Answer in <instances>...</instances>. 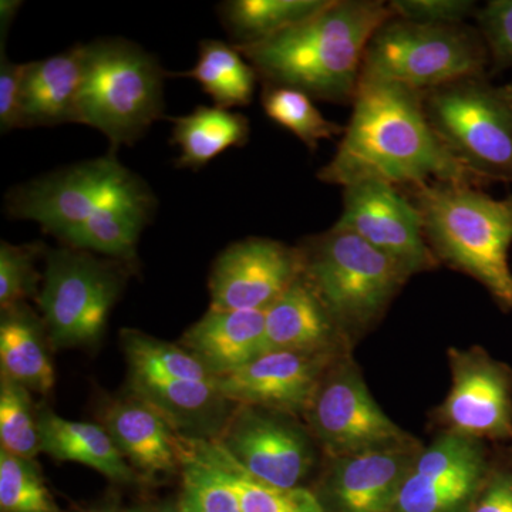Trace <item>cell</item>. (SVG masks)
Listing matches in <instances>:
<instances>
[{
  "mask_svg": "<svg viewBox=\"0 0 512 512\" xmlns=\"http://www.w3.org/2000/svg\"><path fill=\"white\" fill-rule=\"evenodd\" d=\"M302 272L355 345L412 276L362 238L332 227L298 245Z\"/></svg>",
  "mask_w": 512,
  "mask_h": 512,
  "instance_id": "277c9868",
  "label": "cell"
},
{
  "mask_svg": "<svg viewBox=\"0 0 512 512\" xmlns=\"http://www.w3.org/2000/svg\"><path fill=\"white\" fill-rule=\"evenodd\" d=\"M392 16L380 0H330L313 18L271 39L232 46L265 84L348 103L359 86L370 39Z\"/></svg>",
  "mask_w": 512,
  "mask_h": 512,
  "instance_id": "7a4b0ae2",
  "label": "cell"
},
{
  "mask_svg": "<svg viewBox=\"0 0 512 512\" xmlns=\"http://www.w3.org/2000/svg\"><path fill=\"white\" fill-rule=\"evenodd\" d=\"M23 70L25 63H13L0 49V131L18 128L20 89H22Z\"/></svg>",
  "mask_w": 512,
  "mask_h": 512,
  "instance_id": "74e56055",
  "label": "cell"
},
{
  "mask_svg": "<svg viewBox=\"0 0 512 512\" xmlns=\"http://www.w3.org/2000/svg\"><path fill=\"white\" fill-rule=\"evenodd\" d=\"M39 431L40 447L47 456L83 464L119 483L134 480L133 468L121 456L106 427L66 420L45 409L39 412Z\"/></svg>",
  "mask_w": 512,
  "mask_h": 512,
  "instance_id": "cb8c5ba5",
  "label": "cell"
},
{
  "mask_svg": "<svg viewBox=\"0 0 512 512\" xmlns=\"http://www.w3.org/2000/svg\"><path fill=\"white\" fill-rule=\"evenodd\" d=\"M333 227L345 229L389 256L410 276L439 268L419 212L399 188L363 180L343 188V210Z\"/></svg>",
  "mask_w": 512,
  "mask_h": 512,
  "instance_id": "9a60e30c",
  "label": "cell"
},
{
  "mask_svg": "<svg viewBox=\"0 0 512 512\" xmlns=\"http://www.w3.org/2000/svg\"><path fill=\"white\" fill-rule=\"evenodd\" d=\"M104 427L121 456L146 476L180 470L177 433L153 406L134 394L111 404Z\"/></svg>",
  "mask_w": 512,
  "mask_h": 512,
  "instance_id": "44dd1931",
  "label": "cell"
},
{
  "mask_svg": "<svg viewBox=\"0 0 512 512\" xmlns=\"http://www.w3.org/2000/svg\"><path fill=\"white\" fill-rule=\"evenodd\" d=\"M134 396L153 406L173 430L192 439L221 436L234 406L200 360L183 346L138 330H121Z\"/></svg>",
  "mask_w": 512,
  "mask_h": 512,
  "instance_id": "8992f818",
  "label": "cell"
},
{
  "mask_svg": "<svg viewBox=\"0 0 512 512\" xmlns=\"http://www.w3.org/2000/svg\"><path fill=\"white\" fill-rule=\"evenodd\" d=\"M20 6H22V2H19V0H2L0 2V39H2V47H5V39L8 36L10 25L18 15Z\"/></svg>",
  "mask_w": 512,
  "mask_h": 512,
  "instance_id": "f35d334b",
  "label": "cell"
},
{
  "mask_svg": "<svg viewBox=\"0 0 512 512\" xmlns=\"http://www.w3.org/2000/svg\"><path fill=\"white\" fill-rule=\"evenodd\" d=\"M261 103L269 119L291 131L311 151L318 148L320 141L330 140L345 131L339 124L326 119L308 94L291 87L265 84Z\"/></svg>",
  "mask_w": 512,
  "mask_h": 512,
  "instance_id": "4dcf8cb0",
  "label": "cell"
},
{
  "mask_svg": "<svg viewBox=\"0 0 512 512\" xmlns=\"http://www.w3.org/2000/svg\"><path fill=\"white\" fill-rule=\"evenodd\" d=\"M303 417L328 457L369 453L416 439L383 412L352 352L329 366Z\"/></svg>",
  "mask_w": 512,
  "mask_h": 512,
  "instance_id": "30bf717a",
  "label": "cell"
},
{
  "mask_svg": "<svg viewBox=\"0 0 512 512\" xmlns=\"http://www.w3.org/2000/svg\"><path fill=\"white\" fill-rule=\"evenodd\" d=\"M342 355L345 353H264L218 377V387L234 406L303 416L326 370Z\"/></svg>",
  "mask_w": 512,
  "mask_h": 512,
  "instance_id": "e0dca14e",
  "label": "cell"
},
{
  "mask_svg": "<svg viewBox=\"0 0 512 512\" xmlns=\"http://www.w3.org/2000/svg\"><path fill=\"white\" fill-rule=\"evenodd\" d=\"M424 237L437 261L470 276L495 305L512 312V194L494 198L471 185L410 187Z\"/></svg>",
  "mask_w": 512,
  "mask_h": 512,
  "instance_id": "3957f363",
  "label": "cell"
},
{
  "mask_svg": "<svg viewBox=\"0 0 512 512\" xmlns=\"http://www.w3.org/2000/svg\"><path fill=\"white\" fill-rule=\"evenodd\" d=\"M89 512H116V511L110 510V508H97V510H92Z\"/></svg>",
  "mask_w": 512,
  "mask_h": 512,
  "instance_id": "60d3db41",
  "label": "cell"
},
{
  "mask_svg": "<svg viewBox=\"0 0 512 512\" xmlns=\"http://www.w3.org/2000/svg\"><path fill=\"white\" fill-rule=\"evenodd\" d=\"M296 416L237 406L217 437L229 456L256 480L284 490L303 487L316 463V444Z\"/></svg>",
  "mask_w": 512,
  "mask_h": 512,
  "instance_id": "4fadbf2b",
  "label": "cell"
},
{
  "mask_svg": "<svg viewBox=\"0 0 512 512\" xmlns=\"http://www.w3.org/2000/svg\"><path fill=\"white\" fill-rule=\"evenodd\" d=\"M0 443L2 450L28 460L42 453L39 413L30 390L6 376L0 382Z\"/></svg>",
  "mask_w": 512,
  "mask_h": 512,
  "instance_id": "1f68e13d",
  "label": "cell"
},
{
  "mask_svg": "<svg viewBox=\"0 0 512 512\" xmlns=\"http://www.w3.org/2000/svg\"><path fill=\"white\" fill-rule=\"evenodd\" d=\"M82 47L77 123L96 128L114 147L131 146L163 117V69L130 40H96Z\"/></svg>",
  "mask_w": 512,
  "mask_h": 512,
  "instance_id": "5b68a950",
  "label": "cell"
},
{
  "mask_svg": "<svg viewBox=\"0 0 512 512\" xmlns=\"http://www.w3.org/2000/svg\"><path fill=\"white\" fill-rule=\"evenodd\" d=\"M43 244H0V306L2 311L39 296L36 259L42 254Z\"/></svg>",
  "mask_w": 512,
  "mask_h": 512,
  "instance_id": "836d02e7",
  "label": "cell"
},
{
  "mask_svg": "<svg viewBox=\"0 0 512 512\" xmlns=\"http://www.w3.org/2000/svg\"><path fill=\"white\" fill-rule=\"evenodd\" d=\"M476 18L494 72L512 69V0H490Z\"/></svg>",
  "mask_w": 512,
  "mask_h": 512,
  "instance_id": "e575fe53",
  "label": "cell"
},
{
  "mask_svg": "<svg viewBox=\"0 0 512 512\" xmlns=\"http://www.w3.org/2000/svg\"><path fill=\"white\" fill-rule=\"evenodd\" d=\"M173 123V141L180 147V157L175 161L178 168L200 170L229 148L248 143L247 117L217 106H198Z\"/></svg>",
  "mask_w": 512,
  "mask_h": 512,
  "instance_id": "484cf974",
  "label": "cell"
},
{
  "mask_svg": "<svg viewBox=\"0 0 512 512\" xmlns=\"http://www.w3.org/2000/svg\"><path fill=\"white\" fill-rule=\"evenodd\" d=\"M83 82V47L25 63L19 101V130L77 123Z\"/></svg>",
  "mask_w": 512,
  "mask_h": 512,
  "instance_id": "ffe728a7",
  "label": "cell"
},
{
  "mask_svg": "<svg viewBox=\"0 0 512 512\" xmlns=\"http://www.w3.org/2000/svg\"><path fill=\"white\" fill-rule=\"evenodd\" d=\"M124 278L120 261L67 245L50 251L37 296L50 345L66 349L99 342Z\"/></svg>",
  "mask_w": 512,
  "mask_h": 512,
  "instance_id": "9c48e42d",
  "label": "cell"
},
{
  "mask_svg": "<svg viewBox=\"0 0 512 512\" xmlns=\"http://www.w3.org/2000/svg\"><path fill=\"white\" fill-rule=\"evenodd\" d=\"M419 439L382 450L328 457L316 495L326 512H392Z\"/></svg>",
  "mask_w": 512,
  "mask_h": 512,
  "instance_id": "ac0fdd59",
  "label": "cell"
},
{
  "mask_svg": "<svg viewBox=\"0 0 512 512\" xmlns=\"http://www.w3.org/2000/svg\"><path fill=\"white\" fill-rule=\"evenodd\" d=\"M427 120L447 150L484 184H512V100L487 74L421 92Z\"/></svg>",
  "mask_w": 512,
  "mask_h": 512,
  "instance_id": "52a82bcc",
  "label": "cell"
},
{
  "mask_svg": "<svg viewBox=\"0 0 512 512\" xmlns=\"http://www.w3.org/2000/svg\"><path fill=\"white\" fill-rule=\"evenodd\" d=\"M237 491L244 512H326L315 491L272 487L256 480L234 460L218 439H195Z\"/></svg>",
  "mask_w": 512,
  "mask_h": 512,
  "instance_id": "f1b7e54d",
  "label": "cell"
},
{
  "mask_svg": "<svg viewBox=\"0 0 512 512\" xmlns=\"http://www.w3.org/2000/svg\"><path fill=\"white\" fill-rule=\"evenodd\" d=\"M330 0H231L221 5V20L234 46L271 39L313 18Z\"/></svg>",
  "mask_w": 512,
  "mask_h": 512,
  "instance_id": "4316f807",
  "label": "cell"
},
{
  "mask_svg": "<svg viewBox=\"0 0 512 512\" xmlns=\"http://www.w3.org/2000/svg\"><path fill=\"white\" fill-rule=\"evenodd\" d=\"M302 275L298 247L269 238L229 245L210 275V309L266 312Z\"/></svg>",
  "mask_w": 512,
  "mask_h": 512,
  "instance_id": "2e32d148",
  "label": "cell"
},
{
  "mask_svg": "<svg viewBox=\"0 0 512 512\" xmlns=\"http://www.w3.org/2000/svg\"><path fill=\"white\" fill-rule=\"evenodd\" d=\"M265 312L210 309L184 333L183 348L217 377L261 356Z\"/></svg>",
  "mask_w": 512,
  "mask_h": 512,
  "instance_id": "7402d4cb",
  "label": "cell"
},
{
  "mask_svg": "<svg viewBox=\"0 0 512 512\" xmlns=\"http://www.w3.org/2000/svg\"><path fill=\"white\" fill-rule=\"evenodd\" d=\"M387 5L393 18L430 26L463 25L478 9L473 0H392Z\"/></svg>",
  "mask_w": 512,
  "mask_h": 512,
  "instance_id": "d590c367",
  "label": "cell"
},
{
  "mask_svg": "<svg viewBox=\"0 0 512 512\" xmlns=\"http://www.w3.org/2000/svg\"><path fill=\"white\" fill-rule=\"evenodd\" d=\"M49 336L43 319L25 303L2 311L0 320V366L2 376L40 394L52 392L55 367L47 352Z\"/></svg>",
  "mask_w": 512,
  "mask_h": 512,
  "instance_id": "d4e9b609",
  "label": "cell"
},
{
  "mask_svg": "<svg viewBox=\"0 0 512 512\" xmlns=\"http://www.w3.org/2000/svg\"><path fill=\"white\" fill-rule=\"evenodd\" d=\"M183 512H244L235 488L192 437L177 434Z\"/></svg>",
  "mask_w": 512,
  "mask_h": 512,
  "instance_id": "f546056e",
  "label": "cell"
},
{
  "mask_svg": "<svg viewBox=\"0 0 512 512\" xmlns=\"http://www.w3.org/2000/svg\"><path fill=\"white\" fill-rule=\"evenodd\" d=\"M491 456L483 440L440 431L414 458L392 512H467L487 477Z\"/></svg>",
  "mask_w": 512,
  "mask_h": 512,
  "instance_id": "5bb4252c",
  "label": "cell"
},
{
  "mask_svg": "<svg viewBox=\"0 0 512 512\" xmlns=\"http://www.w3.org/2000/svg\"><path fill=\"white\" fill-rule=\"evenodd\" d=\"M183 76L200 83L215 106L224 110L251 104L258 80L254 67L234 46L214 39L202 40L197 63Z\"/></svg>",
  "mask_w": 512,
  "mask_h": 512,
  "instance_id": "83f0119b",
  "label": "cell"
},
{
  "mask_svg": "<svg viewBox=\"0 0 512 512\" xmlns=\"http://www.w3.org/2000/svg\"><path fill=\"white\" fill-rule=\"evenodd\" d=\"M348 127L335 156L320 168L322 183L379 180L399 187L448 183L484 187L441 143L427 120L421 92L360 77Z\"/></svg>",
  "mask_w": 512,
  "mask_h": 512,
  "instance_id": "6da1fadb",
  "label": "cell"
},
{
  "mask_svg": "<svg viewBox=\"0 0 512 512\" xmlns=\"http://www.w3.org/2000/svg\"><path fill=\"white\" fill-rule=\"evenodd\" d=\"M353 343L305 275L265 312L262 353L352 352Z\"/></svg>",
  "mask_w": 512,
  "mask_h": 512,
  "instance_id": "d6986e66",
  "label": "cell"
},
{
  "mask_svg": "<svg viewBox=\"0 0 512 512\" xmlns=\"http://www.w3.org/2000/svg\"><path fill=\"white\" fill-rule=\"evenodd\" d=\"M490 55L480 30L390 18L367 45L360 77L403 84L417 92L483 76Z\"/></svg>",
  "mask_w": 512,
  "mask_h": 512,
  "instance_id": "ba28073f",
  "label": "cell"
},
{
  "mask_svg": "<svg viewBox=\"0 0 512 512\" xmlns=\"http://www.w3.org/2000/svg\"><path fill=\"white\" fill-rule=\"evenodd\" d=\"M134 512H183L180 504L178 505H161V507L143 508Z\"/></svg>",
  "mask_w": 512,
  "mask_h": 512,
  "instance_id": "ab89813d",
  "label": "cell"
},
{
  "mask_svg": "<svg viewBox=\"0 0 512 512\" xmlns=\"http://www.w3.org/2000/svg\"><path fill=\"white\" fill-rule=\"evenodd\" d=\"M451 384L434 412L440 431L512 444V367L481 346L448 348Z\"/></svg>",
  "mask_w": 512,
  "mask_h": 512,
  "instance_id": "8fae6325",
  "label": "cell"
},
{
  "mask_svg": "<svg viewBox=\"0 0 512 512\" xmlns=\"http://www.w3.org/2000/svg\"><path fill=\"white\" fill-rule=\"evenodd\" d=\"M134 178L109 154L16 188L6 201V211L16 220L36 222L62 241Z\"/></svg>",
  "mask_w": 512,
  "mask_h": 512,
  "instance_id": "7c38bea8",
  "label": "cell"
},
{
  "mask_svg": "<svg viewBox=\"0 0 512 512\" xmlns=\"http://www.w3.org/2000/svg\"><path fill=\"white\" fill-rule=\"evenodd\" d=\"M467 512H512V444L494 448L487 477Z\"/></svg>",
  "mask_w": 512,
  "mask_h": 512,
  "instance_id": "8d00e7d4",
  "label": "cell"
},
{
  "mask_svg": "<svg viewBox=\"0 0 512 512\" xmlns=\"http://www.w3.org/2000/svg\"><path fill=\"white\" fill-rule=\"evenodd\" d=\"M151 211L153 197L136 177L62 242L67 247L96 252L116 261H134L138 238L150 221Z\"/></svg>",
  "mask_w": 512,
  "mask_h": 512,
  "instance_id": "603a6c76",
  "label": "cell"
},
{
  "mask_svg": "<svg viewBox=\"0 0 512 512\" xmlns=\"http://www.w3.org/2000/svg\"><path fill=\"white\" fill-rule=\"evenodd\" d=\"M0 511L60 512L35 460L0 448Z\"/></svg>",
  "mask_w": 512,
  "mask_h": 512,
  "instance_id": "d6a6232c",
  "label": "cell"
},
{
  "mask_svg": "<svg viewBox=\"0 0 512 512\" xmlns=\"http://www.w3.org/2000/svg\"><path fill=\"white\" fill-rule=\"evenodd\" d=\"M505 87H507V92L510 94L511 100H512V80L510 83L505 84Z\"/></svg>",
  "mask_w": 512,
  "mask_h": 512,
  "instance_id": "b9f144b4",
  "label": "cell"
}]
</instances>
